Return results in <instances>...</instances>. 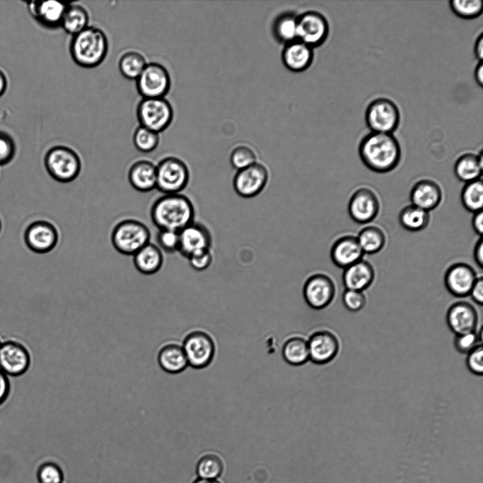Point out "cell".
Masks as SVG:
<instances>
[{
  "instance_id": "1",
  "label": "cell",
  "mask_w": 483,
  "mask_h": 483,
  "mask_svg": "<svg viewBox=\"0 0 483 483\" xmlns=\"http://www.w3.org/2000/svg\"><path fill=\"white\" fill-rule=\"evenodd\" d=\"M359 155L369 170L378 173H386L398 165L401 158V148L392 134L371 132L361 140Z\"/></svg>"
},
{
  "instance_id": "2",
  "label": "cell",
  "mask_w": 483,
  "mask_h": 483,
  "mask_svg": "<svg viewBox=\"0 0 483 483\" xmlns=\"http://www.w3.org/2000/svg\"><path fill=\"white\" fill-rule=\"evenodd\" d=\"M150 216L159 230L179 232L192 222L194 208L191 200L180 193L164 194L153 203Z\"/></svg>"
},
{
  "instance_id": "3",
  "label": "cell",
  "mask_w": 483,
  "mask_h": 483,
  "mask_svg": "<svg viewBox=\"0 0 483 483\" xmlns=\"http://www.w3.org/2000/svg\"><path fill=\"white\" fill-rule=\"evenodd\" d=\"M107 37L103 30L88 25L72 37L69 51L74 62L83 68L100 64L108 52Z\"/></svg>"
},
{
  "instance_id": "4",
  "label": "cell",
  "mask_w": 483,
  "mask_h": 483,
  "mask_svg": "<svg viewBox=\"0 0 483 483\" xmlns=\"http://www.w3.org/2000/svg\"><path fill=\"white\" fill-rule=\"evenodd\" d=\"M44 165L54 180L63 183L74 180L81 170V161L78 153L64 145L50 148L45 153Z\"/></svg>"
},
{
  "instance_id": "5",
  "label": "cell",
  "mask_w": 483,
  "mask_h": 483,
  "mask_svg": "<svg viewBox=\"0 0 483 483\" xmlns=\"http://www.w3.org/2000/svg\"><path fill=\"white\" fill-rule=\"evenodd\" d=\"M150 237V231L144 223L129 219L115 225L112 231L111 242L120 253L134 255L149 243Z\"/></svg>"
},
{
  "instance_id": "6",
  "label": "cell",
  "mask_w": 483,
  "mask_h": 483,
  "mask_svg": "<svg viewBox=\"0 0 483 483\" xmlns=\"http://www.w3.org/2000/svg\"><path fill=\"white\" fill-rule=\"evenodd\" d=\"M190 180L186 163L179 158L168 156L156 165V187L163 194H177L183 190Z\"/></svg>"
},
{
  "instance_id": "7",
  "label": "cell",
  "mask_w": 483,
  "mask_h": 483,
  "mask_svg": "<svg viewBox=\"0 0 483 483\" xmlns=\"http://www.w3.org/2000/svg\"><path fill=\"white\" fill-rule=\"evenodd\" d=\"M140 126L160 134L171 124L173 109L165 98H142L136 107Z\"/></svg>"
},
{
  "instance_id": "8",
  "label": "cell",
  "mask_w": 483,
  "mask_h": 483,
  "mask_svg": "<svg viewBox=\"0 0 483 483\" xmlns=\"http://www.w3.org/2000/svg\"><path fill=\"white\" fill-rule=\"evenodd\" d=\"M365 121L372 132L392 134L400 124V110L392 100L378 98L368 105Z\"/></svg>"
},
{
  "instance_id": "9",
  "label": "cell",
  "mask_w": 483,
  "mask_h": 483,
  "mask_svg": "<svg viewBox=\"0 0 483 483\" xmlns=\"http://www.w3.org/2000/svg\"><path fill=\"white\" fill-rule=\"evenodd\" d=\"M138 93L143 98H165L171 79L167 69L157 62L147 63L136 80Z\"/></svg>"
},
{
  "instance_id": "10",
  "label": "cell",
  "mask_w": 483,
  "mask_h": 483,
  "mask_svg": "<svg viewBox=\"0 0 483 483\" xmlns=\"http://www.w3.org/2000/svg\"><path fill=\"white\" fill-rule=\"evenodd\" d=\"M329 31L328 21L320 12L308 11L297 16V40L313 49L325 42Z\"/></svg>"
},
{
  "instance_id": "11",
  "label": "cell",
  "mask_w": 483,
  "mask_h": 483,
  "mask_svg": "<svg viewBox=\"0 0 483 483\" xmlns=\"http://www.w3.org/2000/svg\"><path fill=\"white\" fill-rule=\"evenodd\" d=\"M269 177V171L265 165L256 162L237 171L233 180V189L243 198L254 197L264 190Z\"/></svg>"
},
{
  "instance_id": "12",
  "label": "cell",
  "mask_w": 483,
  "mask_h": 483,
  "mask_svg": "<svg viewBox=\"0 0 483 483\" xmlns=\"http://www.w3.org/2000/svg\"><path fill=\"white\" fill-rule=\"evenodd\" d=\"M188 365L194 368L206 367L214 355V344L211 337L202 331H194L186 336L182 346Z\"/></svg>"
},
{
  "instance_id": "13",
  "label": "cell",
  "mask_w": 483,
  "mask_h": 483,
  "mask_svg": "<svg viewBox=\"0 0 483 483\" xmlns=\"http://www.w3.org/2000/svg\"><path fill=\"white\" fill-rule=\"evenodd\" d=\"M23 238L26 246L31 251L44 254L55 248L59 240V232L51 222L37 220L27 226Z\"/></svg>"
},
{
  "instance_id": "14",
  "label": "cell",
  "mask_w": 483,
  "mask_h": 483,
  "mask_svg": "<svg viewBox=\"0 0 483 483\" xmlns=\"http://www.w3.org/2000/svg\"><path fill=\"white\" fill-rule=\"evenodd\" d=\"M30 354L21 342L8 340L1 343L0 347V369L8 376H19L29 368Z\"/></svg>"
},
{
  "instance_id": "15",
  "label": "cell",
  "mask_w": 483,
  "mask_h": 483,
  "mask_svg": "<svg viewBox=\"0 0 483 483\" xmlns=\"http://www.w3.org/2000/svg\"><path fill=\"white\" fill-rule=\"evenodd\" d=\"M303 293L305 301L310 307L322 309L330 305L333 300L335 286L330 277L318 273L306 279Z\"/></svg>"
},
{
  "instance_id": "16",
  "label": "cell",
  "mask_w": 483,
  "mask_h": 483,
  "mask_svg": "<svg viewBox=\"0 0 483 483\" xmlns=\"http://www.w3.org/2000/svg\"><path fill=\"white\" fill-rule=\"evenodd\" d=\"M379 202L376 194L370 189L361 187L351 195L348 211L353 221L359 223H368L378 215Z\"/></svg>"
},
{
  "instance_id": "17",
  "label": "cell",
  "mask_w": 483,
  "mask_h": 483,
  "mask_svg": "<svg viewBox=\"0 0 483 483\" xmlns=\"http://www.w3.org/2000/svg\"><path fill=\"white\" fill-rule=\"evenodd\" d=\"M211 235L208 228L199 223L192 222L179 231L178 252L188 258L191 255L210 249Z\"/></svg>"
},
{
  "instance_id": "18",
  "label": "cell",
  "mask_w": 483,
  "mask_h": 483,
  "mask_svg": "<svg viewBox=\"0 0 483 483\" xmlns=\"http://www.w3.org/2000/svg\"><path fill=\"white\" fill-rule=\"evenodd\" d=\"M477 277L475 269L469 264L458 262L451 265L444 276L448 291L456 297H465L470 291Z\"/></svg>"
},
{
  "instance_id": "19",
  "label": "cell",
  "mask_w": 483,
  "mask_h": 483,
  "mask_svg": "<svg viewBox=\"0 0 483 483\" xmlns=\"http://www.w3.org/2000/svg\"><path fill=\"white\" fill-rule=\"evenodd\" d=\"M309 359L317 364H325L331 361L339 351L337 337L327 330L315 332L308 341Z\"/></svg>"
},
{
  "instance_id": "20",
  "label": "cell",
  "mask_w": 483,
  "mask_h": 483,
  "mask_svg": "<svg viewBox=\"0 0 483 483\" xmlns=\"http://www.w3.org/2000/svg\"><path fill=\"white\" fill-rule=\"evenodd\" d=\"M446 319L450 329L458 335L475 332L478 322V314L472 304L459 301L449 308Z\"/></svg>"
},
{
  "instance_id": "21",
  "label": "cell",
  "mask_w": 483,
  "mask_h": 483,
  "mask_svg": "<svg viewBox=\"0 0 483 483\" xmlns=\"http://www.w3.org/2000/svg\"><path fill=\"white\" fill-rule=\"evenodd\" d=\"M28 11L40 25L49 28L60 26L67 4L57 1H26Z\"/></svg>"
},
{
  "instance_id": "22",
  "label": "cell",
  "mask_w": 483,
  "mask_h": 483,
  "mask_svg": "<svg viewBox=\"0 0 483 483\" xmlns=\"http://www.w3.org/2000/svg\"><path fill=\"white\" fill-rule=\"evenodd\" d=\"M363 255L356 237L353 235L339 238L334 243L330 250L334 264L344 269L361 260Z\"/></svg>"
},
{
  "instance_id": "23",
  "label": "cell",
  "mask_w": 483,
  "mask_h": 483,
  "mask_svg": "<svg viewBox=\"0 0 483 483\" xmlns=\"http://www.w3.org/2000/svg\"><path fill=\"white\" fill-rule=\"evenodd\" d=\"M313 57V49L298 40L285 44L281 53L284 66L294 72L307 69L311 65Z\"/></svg>"
},
{
  "instance_id": "24",
  "label": "cell",
  "mask_w": 483,
  "mask_h": 483,
  "mask_svg": "<svg viewBox=\"0 0 483 483\" xmlns=\"http://www.w3.org/2000/svg\"><path fill=\"white\" fill-rule=\"evenodd\" d=\"M442 192L439 185L431 180H421L416 182L410 192L412 204L429 211L440 204Z\"/></svg>"
},
{
  "instance_id": "25",
  "label": "cell",
  "mask_w": 483,
  "mask_h": 483,
  "mask_svg": "<svg viewBox=\"0 0 483 483\" xmlns=\"http://www.w3.org/2000/svg\"><path fill=\"white\" fill-rule=\"evenodd\" d=\"M128 180L139 192L151 191L156 187V165L148 160L134 162L129 169Z\"/></svg>"
},
{
  "instance_id": "26",
  "label": "cell",
  "mask_w": 483,
  "mask_h": 483,
  "mask_svg": "<svg viewBox=\"0 0 483 483\" xmlns=\"http://www.w3.org/2000/svg\"><path fill=\"white\" fill-rule=\"evenodd\" d=\"M374 277L372 265L361 260L344 269L342 281L346 289L363 291L371 286Z\"/></svg>"
},
{
  "instance_id": "27",
  "label": "cell",
  "mask_w": 483,
  "mask_h": 483,
  "mask_svg": "<svg viewBox=\"0 0 483 483\" xmlns=\"http://www.w3.org/2000/svg\"><path fill=\"white\" fill-rule=\"evenodd\" d=\"M158 363L162 370L171 374L182 372L188 365L182 347L175 343H168L160 349Z\"/></svg>"
},
{
  "instance_id": "28",
  "label": "cell",
  "mask_w": 483,
  "mask_h": 483,
  "mask_svg": "<svg viewBox=\"0 0 483 483\" xmlns=\"http://www.w3.org/2000/svg\"><path fill=\"white\" fill-rule=\"evenodd\" d=\"M133 256L136 269L143 274H155L163 265V257L161 249L151 243L141 248Z\"/></svg>"
},
{
  "instance_id": "29",
  "label": "cell",
  "mask_w": 483,
  "mask_h": 483,
  "mask_svg": "<svg viewBox=\"0 0 483 483\" xmlns=\"http://www.w3.org/2000/svg\"><path fill=\"white\" fill-rule=\"evenodd\" d=\"M482 164V151L478 155L471 153H464L455 163V175L459 180L466 183L480 179Z\"/></svg>"
},
{
  "instance_id": "30",
  "label": "cell",
  "mask_w": 483,
  "mask_h": 483,
  "mask_svg": "<svg viewBox=\"0 0 483 483\" xmlns=\"http://www.w3.org/2000/svg\"><path fill=\"white\" fill-rule=\"evenodd\" d=\"M89 16L86 9L81 5L67 4L60 26L72 36L80 33L88 26Z\"/></svg>"
},
{
  "instance_id": "31",
  "label": "cell",
  "mask_w": 483,
  "mask_h": 483,
  "mask_svg": "<svg viewBox=\"0 0 483 483\" xmlns=\"http://www.w3.org/2000/svg\"><path fill=\"white\" fill-rule=\"evenodd\" d=\"M272 31L276 39L285 44L297 40V16L291 12L280 14L273 23Z\"/></svg>"
},
{
  "instance_id": "32",
  "label": "cell",
  "mask_w": 483,
  "mask_h": 483,
  "mask_svg": "<svg viewBox=\"0 0 483 483\" xmlns=\"http://www.w3.org/2000/svg\"><path fill=\"white\" fill-rule=\"evenodd\" d=\"M399 221L406 230L415 232L424 229L429 222V213L414 205L404 207L399 214Z\"/></svg>"
},
{
  "instance_id": "33",
  "label": "cell",
  "mask_w": 483,
  "mask_h": 483,
  "mask_svg": "<svg viewBox=\"0 0 483 483\" xmlns=\"http://www.w3.org/2000/svg\"><path fill=\"white\" fill-rule=\"evenodd\" d=\"M282 355L289 364L298 366L309 360L308 341L295 337L288 339L284 344Z\"/></svg>"
},
{
  "instance_id": "34",
  "label": "cell",
  "mask_w": 483,
  "mask_h": 483,
  "mask_svg": "<svg viewBox=\"0 0 483 483\" xmlns=\"http://www.w3.org/2000/svg\"><path fill=\"white\" fill-rule=\"evenodd\" d=\"M146 64L144 55L134 50L124 52L118 63L120 73L129 80H136Z\"/></svg>"
},
{
  "instance_id": "35",
  "label": "cell",
  "mask_w": 483,
  "mask_h": 483,
  "mask_svg": "<svg viewBox=\"0 0 483 483\" xmlns=\"http://www.w3.org/2000/svg\"><path fill=\"white\" fill-rule=\"evenodd\" d=\"M356 238L364 254L377 253L382 250L385 243L383 231L374 226L363 228Z\"/></svg>"
},
{
  "instance_id": "36",
  "label": "cell",
  "mask_w": 483,
  "mask_h": 483,
  "mask_svg": "<svg viewBox=\"0 0 483 483\" xmlns=\"http://www.w3.org/2000/svg\"><path fill=\"white\" fill-rule=\"evenodd\" d=\"M461 202L465 209L470 212L481 211L483 206V183L482 179L467 182L462 188Z\"/></svg>"
},
{
  "instance_id": "37",
  "label": "cell",
  "mask_w": 483,
  "mask_h": 483,
  "mask_svg": "<svg viewBox=\"0 0 483 483\" xmlns=\"http://www.w3.org/2000/svg\"><path fill=\"white\" fill-rule=\"evenodd\" d=\"M223 462L221 458L215 454L203 455L196 465V473L198 478L205 479H218L223 472Z\"/></svg>"
},
{
  "instance_id": "38",
  "label": "cell",
  "mask_w": 483,
  "mask_h": 483,
  "mask_svg": "<svg viewBox=\"0 0 483 483\" xmlns=\"http://www.w3.org/2000/svg\"><path fill=\"white\" fill-rule=\"evenodd\" d=\"M160 141L159 134L144 127H138L133 134V142L137 150L150 153L155 150Z\"/></svg>"
},
{
  "instance_id": "39",
  "label": "cell",
  "mask_w": 483,
  "mask_h": 483,
  "mask_svg": "<svg viewBox=\"0 0 483 483\" xmlns=\"http://www.w3.org/2000/svg\"><path fill=\"white\" fill-rule=\"evenodd\" d=\"M449 4L452 11L464 19L477 18L482 14L483 10V2L481 0H451Z\"/></svg>"
},
{
  "instance_id": "40",
  "label": "cell",
  "mask_w": 483,
  "mask_h": 483,
  "mask_svg": "<svg viewBox=\"0 0 483 483\" xmlns=\"http://www.w3.org/2000/svg\"><path fill=\"white\" fill-rule=\"evenodd\" d=\"M230 161L232 166L238 171L255 163L257 156L250 147L240 145L231 151Z\"/></svg>"
},
{
  "instance_id": "41",
  "label": "cell",
  "mask_w": 483,
  "mask_h": 483,
  "mask_svg": "<svg viewBox=\"0 0 483 483\" xmlns=\"http://www.w3.org/2000/svg\"><path fill=\"white\" fill-rule=\"evenodd\" d=\"M37 479L39 483H63L64 475L59 465L49 461L38 467Z\"/></svg>"
},
{
  "instance_id": "42",
  "label": "cell",
  "mask_w": 483,
  "mask_h": 483,
  "mask_svg": "<svg viewBox=\"0 0 483 483\" xmlns=\"http://www.w3.org/2000/svg\"><path fill=\"white\" fill-rule=\"evenodd\" d=\"M158 247L168 253L178 251L179 232L170 230H159L156 235Z\"/></svg>"
},
{
  "instance_id": "43",
  "label": "cell",
  "mask_w": 483,
  "mask_h": 483,
  "mask_svg": "<svg viewBox=\"0 0 483 483\" xmlns=\"http://www.w3.org/2000/svg\"><path fill=\"white\" fill-rule=\"evenodd\" d=\"M16 152L13 137L4 131L0 130V166L10 163Z\"/></svg>"
},
{
  "instance_id": "44",
  "label": "cell",
  "mask_w": 483,
  "mask_h": 483,
  "mask_svg": "<svg viewBox=\"0 0 483 483\" xmlns=\"http://www.w3.org/2000/svg\"><path fill=\"white\" fill-rule=\"evenodd\" d=\"M345 307L353 312L361 310L366 304V296L363 291L346 289L342 296Z\"/></svg>"
},
{
  "instance_id": "45",
  "label": "cell",
  "mask_w": 483,
  "mask_h": 483,
  "mask_svg": "<svg viewBox=\"0 0 483 483\" xmlns=\"http://www.w3.org/2000/svg\"><path fill=\"white\" fill-rule=\"evenodd\" d=\"M480 342L475 332L456 335L454 344L457 350L463 354H468Z\"/></svg>"
},
{
  "instance_id": "46",
  "label": "cell",
  "mask_w": 483,
  "mask_h": 483,
  "mask_svg": "<svg viewBox=\"0 0 483 483\" xmlns=\"http://www.w3.org/2000/svg\"><path fill=\"white\" fill-rule=\"evenodd\" d=\"M469 370L474 374L481 376L483 373V347L479 344L467 354L466 360Z\"/></svg>"
},
{
  "instance_id": "47",
  "label": "cell",
  "mask_w": 483,
  "mask_h": 483,
  "mask_svg": "<svg viewBox=\"0 0 483 483\" xmlns=\"http://www.w3.org/2000/svg\"><path fill=\"white\" fill-rule=\"evenodd\" d=\"M190 266L195 270L206 269L212 263L213 255L211 249L197 252L188 258Z\"/></svg>"
},
{
  "instance_id": "48",
  "label": "cell",
  "mask_w": 483,
  "mask_h": 483,
  "mask_svg": "<svg viewBox=\"0 0 483 483\" xmlns=\"http://www.w3.org/2000/svg\"><path fill=\"white\" fill-rule=\"evenodd\" d=\"M10 390L8 376L0 369V406L7 400Z\"/></svg>"
},
{
  "instance_id": "49",
  "label": "cell",
  "mask_w": 483,
  "mask_h": 483,
  "mask_svg": "<svg viewBox=\"0 0 483 483\" xmlns=\"http://www.w3.org/2000/svg\"><path fill=\"white\" fill-rule=\"evenodd\" d=\"M470 295L472 300L479 305L483 303V278L482 277H477L472 288L470 291Z\"/></svg>"
},
{
  "instance_id": "50",
  "label": "cell",
  "mask_w": 483,
  "mask_h": 483,
  "mask_svg": "<svg viewBox=\"0 0 483 483\" xmlns=\"http://www.w3.org/2000/svg\"><path fill=\"white\" fill-rule=\"evenodd\" d=\"M472 225L475 232L481 235L483 232V212L482 210L475 212L472 219Z\"/></svg>"
},
{
  "instance_id": "51",
  "label": "cell",
  "mask_w": 483,
  "mask_h": 483,
  "mask_svg": "<svg viewBox=\"0 0 483 483\" xmlns=\"http://www.w3.org/2000/svg\"><path fill=\"white\" fill-rule=\"evenodd\" d=\"M474 258L478 267L482 268L483 266V241L481 238L478 240L475 246Z\"/></svg>"
},
{
  "instance_id": "52",
  "label": "cell",
  "mask_w": 483,
  "mask_h": 483,
  "mask_svg": "<svg viewBox=\"0 0 483 483\" xmlns=\"http://www.w3.org/2000/svg\"><path fill=\"white\" fill-rule=\"evenodd\" d=\"M474 52H475V55L476 59L479 62H481L482 60V58H483V35H482V33H480L475 40V46H474Z\"/></svg>"
},
{
  "instance_id": "53",
  "label": "cell",
  "mask_w": 483,
  "mask_h": 483,
  "mask_svg": "<svg viewBox=\"0 0 483 483\" xmlns=\"http://www.w3.org/2000/svg\"><path fill=\"white\" fill-rule=\"evenodd\" d=\"M475 79L478 86H482L483 84V64L479 62L475 69Z\"/></svg>"
},
{
  "instance_id": "54",
  "label": "cell",
  "mask_w": 483,
  "mask_h": 483,
  "mask_svg": "<svg viewBox=\"0 0 483 483\" xmlns=\"http://www.w3.org/2000/svg\"><path fill=\"white\" fill-rule=\"evenodd\" d=\"M8 87V80L6 74L0 69V97L6 91Z\"/></svg>"
},
{
  "instance_id": "55",
  "label": "cell",
  "mask_w": 483,
  "mask_h": 483,
  "mask_svg": "<svg viewBox=\"0 0 483 483\" xmlns=\"http://www.w3.org/2000/svg\"><path fill=\"white\" fill-rule=\"evenodd\" d=\"M193 483H221L218 479H205L197 478Z\"/></svg>"
},
{
  "instance_id": "56",
  "label": "cell",
  "mask_w": 483,
  "mask_h": 483,
  "mask_svg": "<svg viewBox=\"0 0 483 483\" xmlns=\"http://www.w3.org/2000/svg\"><path fill=\"white\" fill-rule=\"evenodd\" d=\"M1 219H0V232H1Z\"/></svg>"
},
{
  "instance_id": "57",
  "label": "cell",
  "mask_w": 483,
  "mask_h": 483,
  "mask_svg": "<svg viewBox=\"0 0 483 483\" xmlns=\"http://www.w3.org/2000/svg\"><path fill=\"white\" fill-rule=\"evenodd\" d=\"M1 343H2V342H1V340H0V347H1Z\"/></svg>"
}]
</instances>
